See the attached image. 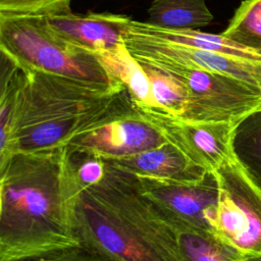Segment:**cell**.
<instances>
[{
  "label": "cell",
  "mask_w": 261,
  "mask_h": 261,
  "mask_svg": "<svg viewBox=\"0 0 261 261\" xmlns=\"http://www.w3.org/2000/svg\"><path fill=\"white\" fill-rule=\"evenodd\" d=\"M64 148L18 153L0 166V261H27L80 246Z\"/></svg>",
  "instance_id": "1"
},
{
  "label": "cell",
  "mask_w": 261,
  "mask_h": 261,
  "mask_svg": "<svg viewBox=\"0 0 261 261\" xmlns=\"http://www.w3.org/2000/svg\"><path fill=\"white\" fill-rule=\"evenodd\" d=\"M106 166L72 205L80 245L110 261H184L174 230L136 177Z\"/></svg>",
  "instance_id": "2"
},
{
  "label": "cell",
  "mask_w": 261,
  "mask_h": 261,
  "mask_svg": "<svg viewBox=\"0 0 261 261\" xmlns=\"http://www.w3.org/2000/svg\"><path fill=\"white\" fill-rule=\"evenodd\" d=\"M123 90L18 66L11 130L0 145V166L18 153L67 146L98 121Z\"/></svg>",
  "instance_id": "3"
},
{
  "label": "cell",
  "mask_w": 261,
  "mask_h": 261,
  "mask_svg": "<svg viewBox=\"0 0 261 261\" xmlns=\"http://www.w3.org/2000/svg\"><path fill=\"white\" fill-rule=\"evenodd\" d=\"M0 51L21 68L124 89L94 53L62 38L43 15L0 13Z\"/></svg>",
  "instance_id": "4"
},
{
  "label": "cell",
  "mask_w": 261,
  "mask_h": 261,
  "mask_svg": "<svg viewBox=\"0 0 261 261\" xmlns=\"http://www.w3.org/2000/svg\"><path fill=\"white\" fill-rule=\"evenodd\" d=\"M182 82L188 101L180 119L238 123L261 108V91L228 75L175 65L153 66Z\"/></svg>",
  "instance_id": "5"
},
{
  "label": "cell",
  "mask_w": 261,
  "mask_h": 261,
  "mask_svg": "<svg viewBox=\"0 0 261 261\" xmlns=\"http://www.w3.org/2000/svg\"><path fill=\"white\" fill-rule=\"evenodd\" d=\"M219 198L211 231L241 253H261V191L233 158L216 171Z\"/></svg>",
  "instance_id": "6"
},
{
  "label": "cell",
  "mask_w": 261,
  "mask_h": 261,
  "mask_svg": "<svg viewBox=\"0 0 261 261\" xmlns=\"http://www.w3.org/2000/svg\"><path fill=\"white\" fill-rule=\"evenodd\" d=\"M166 141L156 122L123 90L107 112L67 146L112 160L144 152Z\"/></svg>",
  "instance_id": "7"
},
{
  "label": "cell",
  "mask_w": 261,
  "mask_h": 261,
  "mask_svg": "<svg viewBox=\"0 0 261 261\" xmlns=\"http://www.w3.org/2000/svg\"><path fill=\"white\" fill-rule=\"evenodd\" d=\"M135 177L142 193L165 219L211 231L210 220L219 198L215 171H208L202 179L190 182Z\"/></svg>",
  "instance_id": "8"
},
{
  "label": "cell",
  "mask_w": 261,
  "mask_h": 261,
  "mask_svg": "<svg viewBox=\"0 0 261 261\" xmlns=\"http://www.w3.org/2000/svg\"><path fill=\"white\" fill-rule=\"evenodd\" d=\"M143 111L156 122L169 142L207 171H216L233 158L232 136L237 123L192 122L158 110Z\"/></svg>",
  "instance_id": "9"
},
{
  "label": "cell",
  "mask_w": 261,
  "mask_h": 261,
  "mask_svg": "<svg viewBox=\"0 0 261 261\" xmlns=\"http://www.w3.org/2000/svg\"><path fill=\"white\" fill-rule=\"evenodd\" d=\"M50 27L73 45L94 54L124 43L130 17L110 12L74 13L71 11L46 16Z\"/></svg>",
  "instance_id": "10"
},
{
  "label": "cell",
  "mask_w": 261,
  "mask_h": 261,
  "mask_svg": "<svg viewBox=\"0 0 261 261\" xmlns=\"http://www.w3.org/2000/svg\"><path fill=\"white\" fill-rule=\"evenodd\" d=\"M105 162L106 165L134 176L170 181H198L208 172L168 140L144 152Z\"/></svg>",
  "instance_id": "11"
},
{
  "label": "cell",
  "mask_w": 261,
  "mask_h": 261,
  "mask_svg": "<svg viewBox=\"0 0 261 261\" xmlns=\"http://www.w3.org/2000/svg\"><path fill=\"white\" fill-rule=\"evenodd\" d=\"M95 55L108 72L123 86L137 107L143 110L155 109L147 72L128 51L125 43Z\"/></svg>",
  "instance_id": "12"
},
{
  "label": "cell",
  "mask_w": 261,
  "mask_h": 261,
  "mask_svg": "<svg viewBox=\"0 0 261 261\" xmlns=\"http://www.w3.org/2000/svg\"><path fill=\"white\" fill-rule=\"evenodd\" d=\"M167 221L175 232L184 261H243V253L213 232L178 221Z\"/></svg>",
  "instance_id": "13"
},
{
  "label": "cell",
  "mask_w": 261,
  "mask_h": 261,
  "mask_svg": "<svg viewBox=\"0 0 261 261\" xmlns=\"http://www.w3.org/2000/svg\"><path fill=\"white\" fill-rule=\"evenodd\" d=\"M147 22L167 30H198L213 20L206 0H153Z\"/></svg>",
  "instance_id": "14"
},
{
  "label": "cell",
  "mask_w": 261,
  "mask_h": 261,
  "mask_svg": "<svg viewBox=\"0 0 261 261\" xmlns=\"http://www.w3.org/2000/svg\"><path fill=\"white\" fill-rule=\"evenodd\" d=\"M232 152L243 171L261 191V108L237 123Z\"/></svg>",
  "instance_id": "15"
},
{
  "label": "cell",
  "mask_w": 261,
  "mask_h": 261,
  "mask_svg": "<svg viewBox=\"0 0 261 261\" xmlns=\"http://www.w3.org/2000/svg\"><path fill=\"white\" fill-rule=\"evenodd\" d=\"M66 177L76 197L99 184L105 176L106 162L100 156L71 146L64 148Z\"/></svg>",
  "instance_id": "16"
},
{
  "label": "cell",
  "mask_w": 261,
  "mask_h": 261,
  "mask_svg": "<svg viewBox=\"0 0 261 261\" xmlns=\"http://www.w3.org/2000/svg\"><path fill=\"white\" fill-rule=\"evenodd\" d=\"M142 65L150 81L152 98L155 103L154 110L179 118L188 101L187 89L182 82L159 68L146 64Z\"/></svg>",
  "instance_id": "17"
},
{
  "label": "cell",
  "mask_w": 261,
  "mask_h": 261,
  "mask_svg": "<svg viewBox=\"0 0 261 261\" xmlns=\"http://www.w3.org/2000/svg\"><path fill=\"white\" fill-rule=\"evenodd\" d=\"M221 35L261 55V0H243Z\"/></svg>",
  "instance_id": "18"
},
{
  "label": "cell",
  "mask_w": 261,
  "mask_h": 261,
  "mask_svg": "<svg viewBox=\"0 0 261 261\" xmlns=\"http://www.w3.org/2000/svg\"><path fill=\"white\" fill-rule=\"evenodd\" d=\"M72 0H0V13L50 16L71 11Z\"/></svg>",
  "instance_id": "19"
},
{
  "label": "cell",
  "mask_w": 261,
  "mask_h": 261,
  "mask_svg": "<svg viewBox=\"0 0 261 261\" xmlns=\"http://www.w3.org/2000/svg\"><path fill=\"white\" fill-rule=\"evenodd\" d=\"M27 261H110L100 254L84 247L77 246L62 251L54 252L39 258Z\"/></svg>",
  "instance_id": "20"
},
{
  "label": "cell",
  "mask_w": 261,
  "mask_h": 261,
  "mask_svg": "<svg viewBox=\"0 0 261 261\" xmlns=\"http://www.w3.org/2000/svg\"><path fill=\"white\" fill-rule=\"evenodd\" d=\"M243 261H261V253L245 254Z\"/></svg>",
  "instance_id": "21"
}]
</instances>
